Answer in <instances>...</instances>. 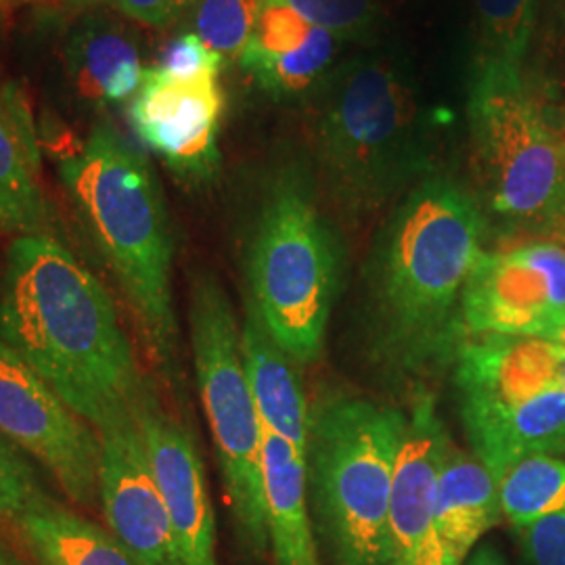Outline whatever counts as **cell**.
<instances>
[{
  "instance_id": "cell-1",
  "label": "cell",
  "mask_w": 565,
  "mask_h": 565,
  "mask_svg": "<svg viewBox=\"0 0 565 565\" xmlns=\"http://www.w3.org/2000/svg\"><path fill=\"white\" fill-rule=\"evenodd\" d=\"M0 342L97 431L132 417L151 385L109 289L53 233L7 249Z\"/></svg>"
},
{
  "instance_id": "cell-2",
  "label": "cell",
  "mask_w": 565,
  "mask_h": 565,
  "mask_svg": "<svg viewBox=\"0 0 565 565\" xmlns=\"http://www.w3.org/2000/svg\"><path fill=\"white\" fill-rule=\"evenodd\" d=\"M488 231L459 182L429 177L385 226L373 260V317L390 363L406 371L445 363L463 342L461 296Z\"/></svg>"
},
{
  "instance_id": "cell-3",
  "label": "cell",
  "mask_w": 565,
  "mask_h": 565,
  "mask_svg": "<svg viewBox=\"0 0 565 565\" xmlns=\"http://www.w3.org/2000/svg\"><path fill=\"white\" fill-rule=\"evenodd\" d=\"M60 177L120 285L151 361L172 371L179 354L174 237L153 168L116 126L97 121L81 153L60 163Z\"/></svg>"
},
{
  "instance_id": "cell-4",
  "label": "cell",
  "mask_w": 565,
  "mask_h": 565,
  "mask_svg": "<svg viewBox=\"0 0 565 565\" xmlns=\"http://www.w3.org/2000/svg\"><path fill=\"white\" fill-rule=\"evenodd\" d=\"M315 142L324 186L350 216L373 214L425 170L419 107L403 70L363 55L327 74Z\"/></svg>"
},
{
  "instance_id": "cell-5",
  "label": "cell",
  "mask_w": 565,
  "mask_h": 565,
  "mask_svg": "<svg viewBox=\"0 0 565 565\" xmlns=\"http://www.w3.org/2000/svg\"><path fill=\"white\" fill-rule=\"evenodd\" d=\"M467 116L473 198L486 224L527 242L562 243L565 137L524 74L473 70Z\"/></svg>"
},
{
  "instance_id": "cell-6",
  "label": "cell",
  "mask_w": 565,
  "mask_h": 565,
  "mask_svg": "<svg viewBox=\"0 0 565 565\" xmlns=\"http://www.w3.org/2000/svg\"><path fill=\"white\" fill-rule=\"evenodd\" d=\"M406 415L366 398L312 408L306 469L338 565H390V497Z\"/></svg>"
},
{
  "instance_id": "cell-7",
  "label": "cell",
  "mask_w": 565,
  "mask_h": 565,
  "mask_svg": "<svg viewBox=\"0 0 565 565\" xmlns=\"http://www.w3.org/2000/svg\"><path fill=\"white\" fill-rule=\"evenodd\" d=\"M340 275L338 242L302 182L281 177L264 195L247 247L249 302L298 364L323 354Z\"/></svg>"
},
{
  "instance_id": "cell-8",
  "label": "cell",
  "mask_w": 565,
  "mask_h": 565,
  "mask_svg": "<svg viewBox=\"0 0 565 565\" xmlns=\"http://www.w3.org/2000/svg\"><path fill=\"white\" fill-rule=\"evenodd\" d=\"M189 329L203 413L216 446L224 494L243 548L263 559L268 553L264 497V425L247 384L242 323L223 285L198 275L191 285Z\"/></svg>"
},
{
  "instance_id": "cell-9",
  "label": "cell",
  "mask_w": 565,
  "mask_h": 565,
  "mask_svg": "<svg viewBox=\"0 0 565 565\" xmlns=\"http://www.w3.org/2000/svg\"><path fill=\"white\" fill-rule=\"evenodd\" d=\"M0 436L41 465L74 505H99V431L4 342H0Z\"/></svg>"
},
{
  "instance_id": "cell-10",
  "label": "cell",
  "mask_w": 565,
  "mask_h": 565,
  "mask_svg": "<svg viewBox=\"0 0 565 565\" xmlns=\"http://www.w3.org/2000/svg\"><path fill=\"white\" fill-rule=\"evenodd\" d=\"M467 335H518L559 342L565 329V245L524 242L484 252L465 282Z\"/></svg>"
},
{
  "instance_id": "cell-11",
  "label": "cell",
  "mask_w": 565,
  "mask_h": 565,
  "mask_svg": "<svg viewBox=\"0 0 565 565\" xmlns=\"http://www.w3.org/2000/svg\"><path fill=\"white\" fill-rule=\"evenodd\" d=\"M224 95L218 78L184 81L147 67L128 103V121L139 141L184 181L212 179L221 166Z\"/></svg>"
},
{
  "instance_id": "cell-12",
  "label": "cell",
  "mask_w": 565,
  "mask_h": 565,
  "mask_svg": "<svg viewBox=\"0 0 565 565\" xmlns=\"http://www.w3.org/2000/svg\"><path fill=\"white\" fill-rule=\"evenodd\" d=\"M99 509L111 536L137 565H184L137 417L99 431Z\"/></svg>"
},
{
  "instance_id": "cell-13",
  "label": "cell",
  "mask_w": 565,
  "mask_h": 565,
  "mask_svg": "<svg viewBox=\"0 0 565 565\" xmlns=\"http://www.w3.org/2000/svg\"><path fill=\"white\" fill-rule=\"evenodd\" d=\"M450 448L434 398L417 394L406 415L390 497L394 562L401 565H452L434 524L436 486Z\"/></svg>"
},
{
  "instance_id": "cell-14",
  "label": "cell",
  "mask_w": 565,
  "mask_h": 565,
  "mask_svg": "<svg viewBox=\"0 0 565 565\" xmlns=\"http://www.w3.org/2000/svg\"><path fill=\"white\" fill-rule=\"evenodd\" d=\"M184 565H218L216 520L202 455L191 431L149 385L135 411Z\"/></svg>"
},
{
  "instance_id": "cell-15",
  "label": "cell",
  "mask_w": 565,
  "mask_h": 565,
  "mask_svg": "<svg viewBox=\"0 0 565 565\" xmlns=\"http://www.w3.org/2000/svg\"><path fill=\"white\" fill-rule=\"evenodd\" d=\"M565 343L518 335H467L455 354L461 417L507 411L562 390Z\"/></svg>"
},
{
  "instance_id": "cell-16",
  "label": "cell",
  "mask_w": 565,
  "mask_h": 565,
  "mask_svg": "<svg viewBox=\"0 0 565 565\" xmlns=\"http://www.w3.org/2000/svg\"><path fill=\"white\" fill-rule=\"evenodd\" d=\"M338 42L281 0H260L256 30L239 63L268 95L296 97L327 78Z\"/></svg>"
},
{
  "instance_id": "cell-17",
  "label": "cell",
  "mask_w": 565,
  "mask_h": 565,
  "mask_svg": "<svg viewBox=\"0 0 565 565\" xmlns=\"http://www.w3.org/2000/svg\"><path fill=\"white\" fill-rule=\"evenodd\" d=\"M63 65L78 102L93 109L132 102L147 72L135 34L120 21L95 13L67 34Z\"/></svg>"
},
{
  "instance_id": "cell-18",
  "label": "cell",
  "mask_w": 565,
  "mask_h": 565,
  "mask_svg": "<svg viewBox=\"0 0 565 565\" xmlns=\"http://www.w3.org/2000/svg\"><path fill=\"white\" fill-rule=\"evenodd\" d=\"M242 354L247 384L264 429L294 446L306 459L312 411L296 371L298 363L273 340L249 300L242 321Z\"/></svg>"
},
{
  "instance_id": "cell-19",
  "label": "cell",
  "mask_w": 565,
  "mask_h": 565,
  "mask_svg": "<svg viewBox=\"0 0 565 565\" xmlns=\"http://www.w3.org/2000/svg\"><path fill=\"white\" fill-rule=\"evenodd\" d=\"M461 419L473 455L494 476L497 484L520 459L565 448L564 390H548L513 408Z\"/></svg>"
},
{
  "instance_id": "cell-20",
  "label": "cell",
  "mask_w": 565,
  "mask_h": 565,
  "mask_svg": "<svg viewBox=\"0 0 565 565\" xmlns=\"http://www.w3.org/2000/svg\"><path fill=\"white\" fill-rule=\"evenodd\" d=\"M264 497L273 565H321L308 505L306 459L264 429Z\"/></svg>"
},
{
  "instance_id": "cell-21",
  "label": "cell",
  "mask_w": 565,
  "mask_h": 565,
  "mask_svg": "<svg viewBox=\"0 0 565 565\" xmlns=\"http://www.w3.org/2000/svg\"><path fill=\"white\" fill-rule=\"evenodd\" d=\"M501 515L494 476L476 455L452 445L438 478L434 505V524L450 564H463L469 551L499 524Z\"/></svg>"
},
{
  "instance_id": "cell-22",
  "label": "cell",
  "mask_w": 565,
  "mask_h": 565,
  "mask_svg": "<svg viewBox=\"0 0 565 565\" xmlns=\"http://www.w3.org/2000/svg\"><path fill=\"white\" fill-rule=\"evenodd\" d=\"M15 527L34 565H137L107 527L49 497L20 515Z\"/></svg>"
},
{
  "instance_id": "cell-23",
  "label": "cell",
  "mask_w": 565,
  "mask_h": 565,
  "mask_svg": "<svg viewBox=\"0 0 565 565\" xmlns=\"http://www.w3.org/2000/svg\"><path fill=\"white\" fill-rule=\"evenodd\" d=\"M0 228L21 237L51 233V207L41 184V153L21 137L0 103Z\"/></svg>"
},
{
  "instance_id": "cell-24",
  "label": "cell",
  "mask_w": 565,
  "mask_h": 565,
  "mask_svg": "<svg viewBox=\"0 0 565 565\" xmlns=\"http://www.w3.org/2000/svg\"><path fill=\"white\" fill-rule=\"evenodd\" d=\"M476 70L524 74L536 30V0H476Z\"/></svg>"
},
{
  "instance_id": "cell-25",
  "label": "cell",
  "mask_w": 565,
  "mask_h": 565,
  "mask_svg": "<svg viewBox=\"0 0 565 565\" xmlns=\"http://www.w3.org/2000/svg\"><path fill=\"white\" fill-rule=\"evenodd\" d=\"M499 501L513 527L565 511L564 459L539 452L511 465L499 480Z\"/></svg>"
},
{
  "instance_id": "cell-26",
  "label": "cell",
  "mask_w": 565,
  "mask_h": 565,
  "mask_svg": "<svg viewBox=\"0 0 565 565\" xmlns=\"http://www.w3.org/2000/svg\"><path fill=\"white\" fill-rule=\"evenodd\" d=\"M193 30L224 60H239L252 41L260 13V0H195Z\"/></svg>"
},
{
  "instance_id": "cell-27",
  "label": "cell",
  "mask_w": 565,
  "mask_h": 565,
  "mask_svg": "<svg viewBox=\"0 0 565 565\" xmlns=\"http://www.w3.org/2000/svg\"><path fill=\"white\" fill-rule=\"evenodd\" d=\"M303 20L331 32L340 41L364 36L377 18L380 0H281Z\"/></svg>"
},
{
  "instance_id": "cell-28",
  "label": "cell",
  "mask_w": 565,
  "mask_h": 565,
  "mask_svg": "<svg viewBox=\"0 0 565 565\" xmlns=\"http://www.w3.org/2000/svg\"><path fill=\"white\" fill-rule=\"evenodd\" d=\"M42 499L46 494L28 457L0 436V524H15L20 515Z\"/></svg>"
},
{
  "instance_id": "cell-29",
  "label": "cell",
  "mask_w": 565,
  "mask_h": 565,
  "mask_svg": "<svg viewBox=\"0 0 565 565\" xmlns=\"http://www.w3.org/2000/svg\"><path fill=\"white\" fill-rule=\"evenodd\" d=\"M221 53L210 49L195 32H182L163 49L160 63L156 65L163 74L195 81V78H218L224 70Z\"/></svg>"
},
{
  "instance_id": "cell-30",
  "label": "cell",
  "mask_w": 565,
  "mask_h": 565,
  "mask_svg": "<svg viewBox=\"0 0 565 565\" xmlns=\"http://www.w3.org/2000/svg\"><path fill=\"white\" fill-rule=\"evenodd\" d=\"M530 565H565V511L513 527Z\"/></svg>"
},
{
  "instance_id": "cell-31",
  "label": "cell",
  "mask_w": 565,
  "mask_h": 565,
  "mask_svg": "<svg viewBox=\"0 0 565 565\" xmlns=\"http://www.w3.org/2000/svg\"><path fill=\"white\" fill-rule=\"evenodd\" d=\"M195 0H111V7L147 28H166L193 9Z\"/></svg>"
},
{
  "instance_id": "cell-32",
  "label": "cell",
  "mask_w": 565,
  "mask_h": 565,
  "mask_svg": "<svg viewBox=\"0 0 565 565\" xmlns=\"http://www.w3.org/2000/svg\"><path fill=\"white\" fill-rule=\"evenodd\" d=\"M467 565H507L505 557L494 545L478 546Z\"/></svg>"
},
{
  "instance_id": "cell-33",
  "label": "cell",
  "mask_w": 565,
  "mask_h": 565,
  "mask_svg": "<svg viewBox=\"0 0 565 565\" xmlns=\"http://www.w3.org/2000/svg\"><path fill=\"white\" fill-rule=\"evenodd\" d=\"M61 7L70 9V11H78V13H90L95 9H99L103 4L111 2V0H57Z\"/></svg>"
},
{
  "instance_id": "cell-34",
  "label": "cell",
  "mask_w": 565,
  "mask_h": 565,
  "mask_svg": "<svg viewBox=\"0 0 565 565\" xmlns=\"http://www.w3.org/2000/svg\"><path fill=\"white\" fill-rule=\"evenodd\" d=\"M551 9H553V21L555 28L565 42V0H551Z\"/></svg>"
},
{
  "instance_id": "cell-35",
  "label": "cell",
  "mask_w": 565,
  "mask_h": 565,
  "mask_svg": "<svg viewBox=\"0 0 565 565\" xmlns=\"http://www.w3.org/2000/svg\"><path fill=\"white\" fill-rule=\"evenodd\" d=\"M0 565H28L21 557H18L9 546L0 543Z\"/></svg>"
},
{
  "instance_id": "cell-36",
  "label": "cell",
  "mask_w": 565,
  "mask_h": 565,
  "mask_svg": "<svg viewBox=\"0 0 565 565\" xmlns=\"http://www.w3.org/2000/svg\"><path fill=\"white\" fill-rule=\"evenodd\" d=\"M553 121H555V126L559 128V132L565 137V109H559V111H553Z\"/></svg>"
},
{
  "instance_id": "cell-37",
  "label": "cell",
  "mask_w": 565,
  "mask_h": 565,
  "mask_svg": "<svg viewBox=\"0 0 565 565\" xmlns=\"http://www.w3.org/2000/svg\"><path fill=\"white\" fill-rule=\"evenodd\" d=\"M21 2H25V0H0V9H9V7H15Z\"/></svg>"
},
{
  "instance_id": "cell-38",
  "label": "cell",
  "mask_w": 565,
  "mask_h": 565,
  "mask_svg": "<svg viewBox=\"0 0 565 565\" xmlns=\"http://www.w3.org/2000/svg\"><path fill=\"white\" fill-rule=\"evenodd\" d=\"M562 390H564V394H565V359H564V369H562Z\"/></svg>"
},
{
  "instance_id": "cell-39",
  "label": "cell",
  "mask_w": 565,
  "mask_h": 565,
  "mask_svg": "<svg viewBox=\"0 0 565 565\" xmlns=\"http://www.w3.org/2000/svg\"><path fill=\"white\" fill-rule=\"evenodd\" d=\"M559 342L565 343V329H564V335H562V340Z\"/></svg>"
},
{
  "instance_id": "cell-40",
  "label": "cell",
  "mask_w": 565,
  "mask_h": 565,
  "mask_svg": "<svg viewBox=\"0 0 565 565\" xmlns=\"http://www.w3.org/2000/svg\"><path fill=\"white\" fill-rule=\"evenodd\" d=\"M562 245H565V223H564V239H562Z\"/></svg>"
},
{
  "instance_id": "cell-41",
  "label": "cell",
  "mask_w": 565,
  "mask_h": 565,
  "mask_svg": "<svg viewBox=\"0 0 565 565\" xmlns=\"http://www.w3.org/2000/svg\"><path fill=\"white\" fill-rule=\"evenodd\" d=\"M390 565H401V564H398V562H392V564H390Z\"/></svg>"
}]
</instances>
